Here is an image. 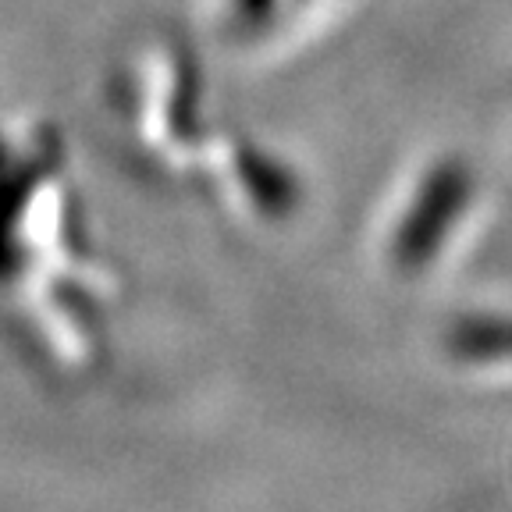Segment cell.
<instances>
[{"instance_id": "cell-1", "label": "cell", "mask_w": 512, "mask_h": 512, "mask_svg": "<svg viewBox=\"0 0 512 512\" xmlns=\"http://www.w3.org/2000/svg\"><path fill=\"white\" fill-rule=\"evenodd\" d=\"M473 203V175L463 160H438L409 196L406 214L392 232V264L406 274L431 267L445 249L448 235Z\"/></svg>"}, {"instance_id": "cell-2", "label": "cell", "mask_w": 512, "mask_h": 512, "mask_svg": "<svg viewBox=\"0 0 512 512\" xmlns=\"http://www.w3.org/2000/svg\"><path fill=\"white\" fill-rule=\"evenodd\" d=\"M448 352L463 363H509L512 360V317H459L445 338Z\"/></svg>"}]
</instances>
